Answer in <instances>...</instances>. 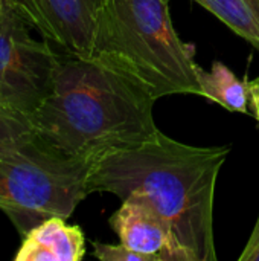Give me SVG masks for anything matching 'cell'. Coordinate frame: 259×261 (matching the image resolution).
Wrapping results in <instances>:
<instances>
[{
  "instance_id": "1",
  "label": "cell",
  "mask_w": 259,
  "mask_h": 261,
  "mask_svg": "<svg viewBox=\"0 0 259 261\" xmlns=\"http://www.w3.org/2000/svg\"><path fill=\"white\" fill-rule=\"evenodd\" d=\"M231 145L197 147L159 132L153 139L96 158L87 190L121 200L139 196L162 214L195 261H215V185Z\"/></svg>"
},
{
  "instance_id": "2",
  "label": "cell",
  "mask_w": 259,
  "mask_h": 261,
  "mask_svg": "<svg viewBox=\"0 0 259 261\" xmlns=\"http://www.w3.org/2000/svg\"><path fill=\"white\" fill-rule=\"evenodd\" d=\"M154 102L148 92L113 69L63 54L52 90L27 122L43 147L95 161L153 139L160 132Z\"/></svg>"
},
{
  "instance_id": "3",
  "label": "cell",
  "mask_w": 259,
  "mask_h": 261,
  "mask_svg": "<svg viewBox=\"0 0 259 261\" xmlns=\"http://www.w3.org/2000/svg\"><path fill=\"white\" fill-rule=\"evenodd\" d=\"M90 58L156 101L169 95L203 96L194 50L176 32L169 0H98Z\"/></svg>"
},
{
  "instance_id": "4",
  "label": "cell",
  "mask_w": 259,
  "mask_h": 261,
  "mask_svg": "<svg viewBox=\"0 0 259 261\" xmlns=\"http://www.w3.org/2000/svg\"><path fill=\"white\" fill-rule=\"evenodd\" d=\"M92 162L55 153L34 138L0 153V210L23 237L50 217L67 220L89 196Z\"/></svg>"
},
{
  "instance_id": "5",
  "label": "cell",
  "mask_w": 259,
  "mask_h": 261,
  "mask_svg": "<svg viewBox=\"0 0 259 261\" xmlns=\"http://www.w3.org/2000/svg\"><path fill=\"white\" fill-rule=\"evenodd\" d=\"M12 0L0 15V106L26 119L52 90L61 55L35 40Z\"/></svg>"
},
{
  "instance_id": "6",
  "label": "cell",
  "mask_w": 259,
  "mask_h": 261,
  "mask_svg": "<svg viewBox=\"0 0 259 261\" xmlns=\"http://www.w3.org/2000/svg\"><path fill=\"white\" fill-rule=\"evenodd\" d=\"M26 23L64 54L90 58L98 0H12Z\"/></svg>"
},
{
  "instance_id": "7",
  "label": "cell",
  "mask_w": 259,
  "mask_h": 261,
  "mask_svg": "<svg viewBox=\"0 0 259 261\" xmlns=\"http://www.w3.org/2000/svg\"><path fill=\"white\" fill-rule=\"evenodd\" d=\"M110 226L122 245L153 261H195L169 222L139 196L122 200L110 219Z\"/></svg>"
},
{
  "instance_id": "8",
  "label": "cell",
  "mask_w": 259,
  "mask_h": 261,
  "mask_svg": "<svg viewBox=\"0 0 259 261\" xmlns=\"http://www.w3.org/2000/svg\"><path fill=\"white\" fill-rule=\"evenodd\" d=\"M85 255V237L78 225L50 217L31 229L15 254V261H79Z\"/></svg>"
},
{
  "instance_id": "9",
  "label": "cell",
  "mask_w": 259,
  "mask_h": 261,
  "mask_svg": "<svg viewBox=\"0 0 259 261\" xmlns=\"http://www.w3.org/2000/svg\"><path fill=\"white\" fill-rule=\"evenodd\" d=\"M197 80L203 96L229 112L252 115L249 81L240 80L224 63L215 61L211 72L197 66Z\"/></svg>"
},
{
  "instance_id": "10",
  "label": "cell",
  "mask_w": 259,
  "mask_h": 261,
  "mask_svg": "<svg viewBox=\"0 0 259 261\" xmlns=\"http://www.w3.org/2000/svg\"><path fill=\"white\" fill-rule=\"evenodd\" d=\"M259 50V0H194Z\"/></svg>"
},
{
  "instance_id": "11",
  "label": "cell",
  "mask_w": 259,
  "mask_h": 261,
  "mask_svg": "<svg viewBox=\"0 0 259 261\" xmlns=\"http://www.w3.org/2000/svg\"><path fill=\"white\" fill-rule=\"evenodd\" d=\"M32 138L27 119L0 106V153L14 150Z\"/></svg>"
},
{
  "instance_id": "12",
  "label": "cell",
  "mask_w": 259,
  "mask_h": 261,
  "mask_svg": "<svg viewBox=\"0 0 259 261\" xmlns=\"http://www.w3.org/2000/svg\"><path fill=\"white\" fill-rule=\"evenodd\" d=\"M93 257L101 261H153L150 257L127 248L121 242L118 245L93 242Z\"/></svg>"
},
{
  "instance_id": "13",
  "label": "cell",
  "mask_w": 259,
  "mask_h": 261,
  "mask_svg": "<svg viewBox=\"0 0 259 261\" xmlns=\"http://www.w3.org/2000/svg\"><path fill=\"white\" fill-rule=\"evenodd\" d=\"M240 261H259V217L243 254L240 255Z\"/></svg>"
},
{
  "instance_id": "14",
  "label": "cell",
  "mask_w": 259,
  "mask_h": 261,
  "mask_svg": "<svg viewBox=\"0 0 259 261\" xmlns=\"http://www.w3.org/2000/svg\"><path fill=\"white\" fill-rule=\"evenodd\" d=\"M249 92H250V109L252 115L258 121L259 125V78H255L249 83Z\"/></svg>"
},
{
  "instance_id": "15",
  "label": "cell",
  "mask_w": 259,
  "mask_h": 261,
  "mask_svg": "<svg viewBox=\"0 0 259 261\" xmlns=\"http://www.w3.org/2000/svg\"><path fill=\"white\" fill-rule=\"evenodd\" d=\"M2 8H3V0H0V15H2Z\"/></svg>"
}]
</instances>
